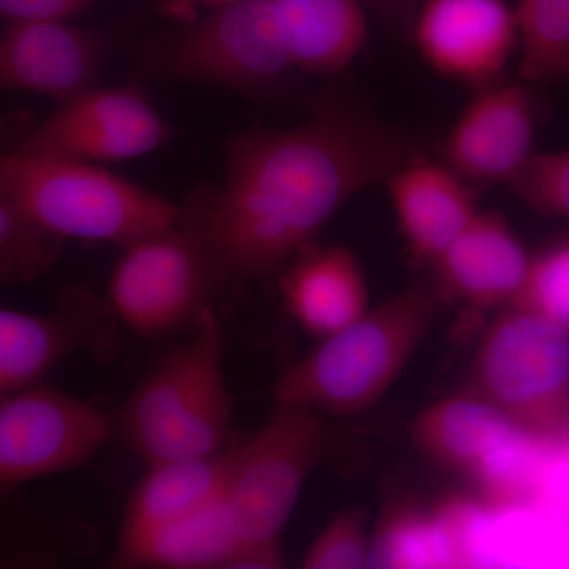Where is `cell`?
<instances>
[{"instance_id": "1", "label": "cell", "mask_w": 569, "mask_h": 569, "mask_svg": "<svg viewBox=\"0 0 569 569\" xmlns=\"http://www.w3.org/2000/svg\"><path fill=\"white\" fill-rule=\"evenodd\" d=\"M421 149L346 91L326 93L298 126L233 134L222 186L194 208L223 284L290 263L348 200Z\"/></svg>"}, {"instance_id": "2", "label": "cell", "mask_w": 569, "mask_h": 569, "mask_svg": "<svg viewBox=\"0 0 569 569\" xmlns=\"http://www.w3.org/2000/svg\"><path fill=\"white\" fill-rule=\"evenodd\" d=\"M0 198L62 241L126 247L171 227L183 209L93 163L0 152Z\"/></svg>"}, {"instance_id": "3", "label": "cell", "mask_w": 569, "mask_h": 569, "mask_svg": "<svg viewBox=\"0 0 569 569\" xmlns=\"http://www.w3.org/2000/svg\"><path fill=\"white\" fill-rule=\"evenodd\" d=\"M436 318V298L425 284H410L284 372L276 402L326 413H361L377 403L406 369Z\"/></svg>"}, {"instance_id": "4", "label": "cell", "mask_w": 569, "mask_h": 569, "mask_svg": "<svg viewBox=\"0 0 569 569\" xmlns=\"http://www.w3.org/2000/svg\"><path fill=\"white\" fill-rule=\"evenodd\" d=\"M231 397L223 370L222 326L212 307L194 331L146 373L123 408L127 440L149 466L222 451Z\"/></svg>"}, {"instance_id": "5", "label": "cell", "mask_w": 569, "mask_h": 569, "mask_svg": "<svg viewBox=\"0 0 569 569\" xmlns=\"http://www.w3.org/2000/svg\"><path fill=\"white\" fill-rule=\"evenodd\" d=\"M219 287L222 277L200 217L183 209L171 227L122 247L108 302L119 323L156 337L194 323Z\"/></svg>"}, {"instance_id": "6", "label": "cell", "mask_w": 569, "mask_h": 569, "mask_svg": "<svg viewBox=\"0 0 569 569\" xmlns=\"http://www.w3.org/2000/svg\"><path fill=\"white\" fill-rule=\"evenodd\" d=\"M473 381L477 396L516 425L563 436L569 418V331L515 306L482 337Z\"/></svg>"}, {"instance_id": "7", "label": "cell", "mask_w": 569, "mask_h": 569, "mask_svg": "<svg viewBox=\"0 0 569 569\" xmlns=\"http://www.w3.org/2000/svg\"><path fill=\"white\" fill-rule=\"evenodd\" d=\"M164 78L250 93L279 92L296 71L271 0H234L216 7L157 51Z\"/></svg>"}, {"instance_id": "8", "label": "cell", "mask_w": 569, "mask_h": 569, "mask_svg": "<svg viewBox=\"0 0 569 569\" xmlns=\"http://www.w3.org/2000/svg\"><path fill=\"white\" fill-rule=\"evenodd\" d=\"M325 447L316 410L276 402L252 440L236 448L227 503L242 545L279 542Z\"/></svg>"}, {"instance_id": "9", "label": "cell", "mask_w": 569, "mask_h": 569, "mask_svg": "<svg viewBox=\"0 0 569 569\" xmlns=\"http://www.w3.org/2000/svg\"><path fill=\"white\" fill-rule=\"evenodd\" d=\"M110 436L100 408L58 389L0 397V493L82 466Z\"/></svg>"}, {"instance_id": "10", "label": "cell", "mask_w": 569, "mask_h": 569, "mask_svg": "<svg viewBox=\"0 0 569 569\" xmlns=\"http://www.w3.org/2000/svg\"><path fill=\"white\" fill-rule=\"evenodd\" d=\"M167 119L134 88H97L62 102L13 151L86 163L140 159L170 141Z\"/></svg>"}, {"instance_id": "11", "label": "cell", "mask_w": 569, "mask_h": 569, "mask_svg": "<svg viewBox=\"0 0 569 569\" xmlns=\"http://www.w3.org/2000/svg\"><path fill=\"white\" fill-rule=\"evenodd\" d=\"M118 323L110 302L78 290L47 313L0 307V397L37 387L70 356L114 358Z\"/></svg>"}, {"instance_id": "12", "label": "cell", "mask_w": 569, "mask_h": 569, "mask_svg": "<svg viewBox=\"0 0 569 569\" xmlns=\"http://www.w3.org/2000/svg\"><path fill=\"white\" fill-rule=\"evenodd\" d=\"M408 40L440 77L486 88L503 80L519 50L515 7L509 0H422Z\"/></svg>"}, {"instance_id": "13", "label": "cell", "mask_w": 569, "mask_h": 569, "mask_svg": "<svg viewBox=\"0 0 569 569\" xmlns=\"http://www.w3.org/2000/svg\"><path fill=\"white\" fill-rule=\"evenodd\" d=\"M537 103L527 82H493L477 89L437 144V157L477 186H509L530 159Z\"/></svg>"}, {"instance_id": "14", "label": "cell", "mask_w": 569, "mask_h": 569, "mask_svg": "<svg viewBox=\"0 0 569 569\" xmlns=\"http://www.w3.org/2000/svg\"><path fill=\"white\" fill-rule=\"evenodd\" d=\"M107 56L97 33L69 20L9 22L0 33V91L67 102L100 86Z\"/></svg>"}, {"instance_id": "15", "label": "cell", "mask_w": 569, "mask_h": 569, "mask_svg": "<svg viewBox=\"0 0 569 569\" xmlns=\"http://www.w3.org/2000/svg\"><path fill=\"white\" fill-rule=\"evenodd\" d=\"M411 257L433 264L477 216L473 183L438 157L418 151L385 181Z\"/></svg>"}, {"instance_id": "16", "label": "cell", "mask_w": 569, "mask_h": 569, "mask_svg": "<svg viewBox=\"0 0 569 569\" xmlns=\"http://www.w3.org/2000/svg\"><path fill=\"white\" fill-rule=\"evenodd\" d=\"M531 260L498 212L478 211L436 266L445 293L478 309L515 302Z\"/></svg>"}, {"instance_id": "17", "label": "cell", "mask_w": 569, "mask_h": 569, "mask_svg": "<svg viewBox=\"0 0 569 569\" xmlns=\"http://www.w3.org/2000/svg\"><path fill=\"white\" fill-rule=\"evenodd\" d=\"M290 316L309 335L329 337L369 310L365 272L353 253L340 246L302 247L280 280Z\"/></svg>"}, {"instance_id": "18", "label": "cell", "mask_w": 569, "mask_h": 569, "mask_svg": "<svg viewBox=\"0 0 569 569\" xmlns=\"http://www.w3.org/2000/svg\"><path fill=\"white\" fill-rule=\"evenodd\" d=\"M236 448L203 458L170 460L149 466L133 490L114 557L134 548L153 531L186 518L223 496L233 470Z\"/></svg>"}, {"instance_id": "19", "label": "cell", "mask_w": 569, "mask_h": 569, "mask_svg": "<svg viewBox=\"0 0 569 569\" xmlns=\"http://www.w3.org/2000/svg\"><path fill=\"white\" fill-rule=\"evenodd\" d=\"M296 71L335 78L369 43V11L361 0H271Z\"/></svg>"}, {"instance_id": "20", "label": "cell", "mask_w": 569, "mask_h": 569, "mask_svg": "<svg viewBox=\"0 0 569 569\" xmlns=\"http://www.w3.org/2000/svg\"><path fill=\"white\" fill-rule=\"evenodd\" d=\"M241 546L224 490L211 503L153 531L134 548L112 559L111 567L230 569Z\"/></svg>"}, {"instance_id": "21", "label": "cell", "mask_w": 569, "mask_h": 569, "mask_svg": "<svg viewBox=\"0 0 569 569\" xmlns=\"http://www.w3.org/2000/svg\"><path fill=\"white\" fill-rule=\"evenodd\" d=\"M518 426L481 397H448L419 415L413 441L437 466L470 473Z\"/></svg>"}, {"instance_id": "22", "label": "cell", "mask_w": 569, "mask_h": 569, "mask_svg": "<svg viewBox=\"0 0 569 569\" xmlns=\"http://www.w3.org/2000/svg\"><path fill=\"white\" fill-rule=\"evenodd\" d=\"M519 77L530 86L569 82V0H516Z\"/></svg>"}, {"instance_id": "23", "label": "cell", "mask_w": 569, "mask_h": 569, "mask_svg": "<svg viewBox=\"0 0 569 569\" xmlns=\"http://www.w3.org/2000/svg\"><path fill=\"white\" fill-rule=\"evenodd\" d=\"M369 567L445 568L432 511L413 507L391 509L370 542Z\"/></svg>"}, {"instance_id": "24", "label": "cell", "mask_w": 569, "mask_h": 569, "mask_svg": "<svg viewBox=\"0 0 569 569\" xmlns=\"http://www.w3.org/2000/svg\"><path fill=\"white\" fill-rule=\"evenodd\" d=\"M445 568L492 563L493 509L485 501L452 497L432 509Z\"/></svg>"}, {"instance_id": "25", "label": "cell", "mask_w": 569, "mask_h": 569, "mask_svg": "<svg viewBox=\"0 0 569 569\" xmlns=\"http://www.w3.org/2000/svg\"><path fill=\"white\" fill-rule=\"evenodd\" d=\"M63 242L0 198V282L39 279L58 261Z\"/></svg>"}, {"instance_id": "26", "label": "cell", "mask_w": 569, "mask_h": 569, "mask_svg": "<svg viewBox=\"0 0 569 569\" xmlns=\"http://www.w3.org/2000/svg\"><path fill=\"white\" fill-rule=\"evenodd\" d=\"M508 187L533 211L569 219V149L535 151Z\"/></svg>"}, {"instance_id": "27", "label": "cell", "mask_w": 569, "mask_h": 569, "mask_svg": "<svg viewBox=\"0 0 569 569\" xmlns=\"http://www.w3.org/2000/svg\"><path fill=\"white\" fill-rule=\"evenodd\" d=\"M516 307L537 312L569 331V242L531 260Z\"/></svg>"}, {"instance_id": "28", "label": "cell", "mask_w": 569, "mask_h": 569, "mask_svg": "<svg viewBox=\"0 0 569 569\" xmlns=\"http://www.w3.org/2000/svg\"><path fill=\"white\" fill-rule=\"evenodd\" d=\"M370 542L362 509L339 512L307 549L302 568L359 569L369 567Z\"/></svg>"}, {"instance_id": "29", "label": "cell", "mask_w": 569, "mask_h": 569, "mask_svg": "<svg viewBox=\"0 0 569 569\" xmlns=\"http://www.w3.org/2000/svg\"><path fill=\"white\" fill-rule=\"evenodd\" d=\"M93 0H0V18L9 22L70 20Z\"/></svg>"}, {"instance_id": "30", "label": "cell", "mask_w": 569, "mask_h": 569, "mask_svg": "<svg viewBox=\"0 0 569 569\" xmlns=\"http://www.w3.org/2000/svg\"><path fill=\"white\" fill-rule=\"evenodd\" d=\"M396 39H410L411 26L422 0H361Z\"/></svg>"}, {"instance_id": "31", "label": "cell", "mask_w": 569, "mask_h": 569, "mask_svg": "<svg viewBox=\"0 0 569 569\" xmlns=\"http://www.w3.org/2000/svg\"><path fill=\"white\" fill-rule=\"evenodd\" d=\"M200 2L212 3V6L219 7L223 6V3L234 2V0H200Z\"/></svg>"}, {"instance_id": "32", "label": "cell", "mask_w": 569, "mask_h": 569, "mask_svg": "<svg viewBox=\"0 0 569 569\" xmlns=\"http://www.w3.org/2000/svg\"><path fill=\"white\" fill-rule=\"evenodd\" d=\"M561 518L567 520V522L569 523V500L567 507H565L563 511H561Z\"/></svg>"}, {"instance_id": "33", "label": "cell", "mask_w": 569, "mask_h": 569, "mask_svg": "<svg viewBox=\"0 0 569 569\" xmlns=\"http://www.w3.org/2000/svg\"><path fill=\"white\" fill-rule=\"evenodd\" d=\"M563 438H565V440H567V443L569 445V418L567 421V426H565Z\"/></svg>"}]
</instances>
